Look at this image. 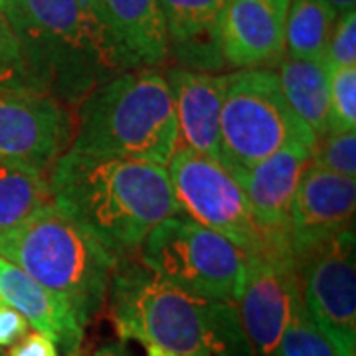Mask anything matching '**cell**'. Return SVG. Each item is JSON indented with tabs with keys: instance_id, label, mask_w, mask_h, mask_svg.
<instances>
[{
	"instance_id": "cell-6",
	"label": "cell",
	"mask_w": 356,
	"mask_h": 356,
	"mask_svg": "<svg viewBox=\"0 0 356 356\" xmlns=\"http://www.w3.org/2000/svg\"><path fill=\"white\" fill-rule=\"evenodd\" d=\"M293 145L313 149L315 135L289 107L275 70L254 67L226 74L220 165L234 172Z\"/></svg>"
},
{
	"instance_id": "cell-29",
	"label": "cell",
	"mask_w": 356,
	"mask_h": 356,
	"mask_svg": "<svg viewBox=\"0 0 356 356\" xmlns=\"http://www.w3.org/2000/svg\"><path fill=\"white\" fill-rule=\"evenodd\" d=\"M88 356H131L123 343H103L95 350H91Z\"/></svg>"
},
{
	"instance_id": "cell-8",
	"label": "cell",
	"mask_w": 356,
	"mask_h": 356,
	"mask_svg": "<svg viewBox=\"0 0 356 356\" xmlns=\"http://www.w3.org/2000/svg\"><path fill=\"white\" fill-rule=\"evenodd\" d=\"M301 283L289 229L267 232L264 245L245 255V280L236 309L254 356H277L293 309L303 299Z\"/></svg>"
},
{
	"instance_id": "cell-21",
	"label": "cell",
	"mask_w": 356,
	"mask_h": 356,
	"mask_svg": "<svg viewBox=\"0 0 356 356\" xmlns=\"http://www.w3.org/2000/svg\"><path fill=\"white\" fill-rule=\"evenodd\" d=\"M339 13L327 0H289L285 16V54L295 60L323 62Z\"/></svg>"
},
{
	"instance_id": "cell-26",
	"label": "cell",
	"mask_w": 356,
	"mask_h": 356,
	"mask_svg": "<svg viewBox=\"0 0 356 356\" xmlns=\"http://www.w3.org/2000/svg\"><path fill=\"white\" fill-rule=\"evenodd\" d=\"M323 64L327 70L356 65V13L339 14Z\"/></svg>"
},
{
	"instance_id": "cell-1",
	"label": "cell",
	"mask_w": 356,
	"mask_h": 356,
	"mask_svg": "<svg viewBox=\"0 0 356 356\" xmlns=\"http://www.w3.org/2000/svg\"><path fill=\"white\" fill-rule=\"evenodd\" d=\"M58 210L117 259L133 257L149 232L180 214L163 165L67 149L50 170Z\"/></svg>"
},
{
	"instance_id": "cell-5",
	"label": "cell",
	"mask_w": 356,
	"mask_h": 356,
	"mask_svg": "<svg viewBox=\"0 0 356 356\" xmlns=\"http://www.w3.org/2000/svg\"><path fill=\"white\" fill-rule=\"evenodd\" d=\"M0 255L70 307L83 327L105 305L119 261L56 204L2 232Z\"/></svg>"
},
{
	"instance_id": "cell-24",
	"label": "cell",
	"mask_w": 356,
	"mask_h": 356,
	"mask_svg": "<svg viewBox=\"0 0 356 356\" xmlns=\"http://www.w3.org/2000/svg\"><path fill=\"white\" fill-rule=\"evenodd\" d=\"M329 99H331V129L356 131V65L327 70Z\"/></svg>"
},
{
	"instance_id": "cell-15",
	"label": "cell",
	"mask_w": 356,
	"mask_h": 356,
	"mask_svg": "<svg viewBox=\"0 0 356 356\" xmlns=\"http://www.w3.org/2000/svg\"><path fill=\"white\" fill-rule=\"evenodd\" d=\"M311 163V149L293 145L264 161L229 172L248 198L255 224L266 232L287 229L299 180Z\"/></svg>"
},
{
	"instance_id": "cell-17",
	"label": "cell",
	"mask_w": 356,
	"mask_h": 356,
	"mask_svg": "<svg viewBox=\"0 0 356 356\" xmlns=\"http://www.w3.org/2000/svg\"><path fill=\"white\" fill-rule=\"evenodd\" d=\"M0 303L14 309L36 331L48 334L65 356H79L83 325L72 309L0 255Z\"/></svg>"
},
{
	"instance_id": "cell-22",
	"label": "cell",
	"mask_w": 356,
	"mask_h": 356,
	"mask_svg": "<svg viewBox=\"0 0 356 356\" xmlns=\"http://www.w3.org/2000/svg\"><path fill=\"white\" fill-rule=\"evenodd\" d=\"M277 356H341V353L307 315L301 299L293 309L291 321L281 337Z\"/></svg>"
},
{
	"instance_id": "cell-27",
	"label": "cell",
	"mask_w": 356,
	"mask_h": 356,
	"mask_svg": "<svg viewBox=\"0 0 356 356\" xmlns=\"http://www.w3.org/2000/svg\"><path fill=\"white\" fill-rule=\"evenodd\" d=\"M8 356H62L58 344L48 334L40 331L26 332L24 337L14 343L8 350Z\"/></svg>"
},
{
	"instance_id": "cell-11",
	"label": "cell",
	"mask_w": 356,
	"mask_h": 356,
	"mask_svg": "<svg viewBox=\"0 0 356 356\" xmlns=\"http://www.w3.org/2000/svg\"><path fill=\"white\" fill-rule=\"evenodd\" d=\"M74 121L62 103L32 91L0 89V161L48 172L72 143Z\"/></svg>"
},
{
	"instance_id": "cell-25",
	"label": "cell",
	"mask_w": 356,
	"mask_h": 356,
	"mask_svg": "<svg viewBox=\"0 0 356 356\" xmlns=\"http://www.w3.org/2000/svg\"><path fill=\"white\" fill-rule=\"evenodd\" d=\"M0 89L4 91H32L26 79L20 46L6 14L4 0H0ZM34 93V91H32Z\"/></svg>"
},
{
	"instance_id": "cell-30",
	"label": "cell",
	"mask_w": 356,
	"mask_h": 356,
	"mask_svg": "<svg viewBox=\"0 0 356 356\" xmlns=\"http://www.w3.org/2000/svg\"><path fill=\"white\" fill-rule=\"evenodd\" d=\"M327 2H329V4H331L332 8H334L339 14L353 13L356 6V0H327Z\"/></svg>"
},
{
	"instance_id": "cell-16",
	"label": "cell",
	"mask_w": 356,
	"mask_h": 356,
	"mask_svg": "<svg viewBox=\"0 0 356 356\" xmlns=\"http://www.w3.org/2000/svg\"><path fill=\"white\" fill-rule=\"evenodd\" d=\"M228 0H159L168 56L196 72L220 74L226 65L220 26Z\"/></svg>"
},
{
	"instance_id": "cell-10",
	"label": "cell",
	"mask_w": 356,
	"mask_h": 356,
	"mask_svg": "<svg viewBox=\"0 0 356 356\" xmlns=\"http://www.w3.org/2000/svg\"><path fill=\"white\" fill-rule=\"evenodd\" d=\"M301 281L307 315L341 356H356L355 229L323 245L301 267Z\"/></svg>"
},
{
	"instance_id": "cell-28",
	"label": "cell",
	"mask_w": 356,
	"mask_h": 356,
	"mask_svg": "<svg viewBox=\"0 0 356 356\" xmlns=\"http://www.w3.org/2000/svg\"><path fill=\"white\" fill-rule=\"evenodd\" d=\"M30 329L28 321L22 315H18L14 309L0 303V350L10 348L14 343H18Z\"/></svg>"
},
{
	"instance_id": "cell-13",
	"label": "cell",
	"mask_w": 356,
	"mask_h": 356,
	"mask_svg": "<svg viewBox=\"0 0 356 356\" xmlns=\"http://www.w3.org/2000/svg\"><path fill=\"white\" fill-rule=\"evenodd\" d=\"M289 0H228L220 44L234 70L277 67L285 56V16Z\"/></svg>"
},
{
	"instance_id": "cell-12",
	"label": "cell",
	"mask_w": 356,
	"mask_h": 356,
	"mask_svg": "<svg viewBox=\"0 0 356 356\" xmlns=\"http://www.w3.org/2000/svg\"><path fill=\"white\" fill-rule=\"evenodd\" d=\"M356 182L318 166L305 168L289 208V243L299 269L323 245L355 229Z\"/></svg>"
},
{
	"instance_id": "cell-14",
	"label": "cell",
	"mask_w": 356,
	"mask_h": 356,
	"mask_svg": "<svg viewBox=\"0 0 356 356\" xmlns=\"http://www.w3.org/2000/svg\"><path fill=\"white\" fill-rule=\"evenodd\" d=\"M165 77L172 93L182 147L220 163V113L226 74H208L175 65L166 70Z\"/></svg>"
},
{
	"instance_id": "cell-9",
	"label": "cell",
	"mask_w": 356,
	"mask_h": 356,
	"mask_svg": "<svg viewBox=\"0 0 356 356\" xmlns=\"http://www.w3.org/2000/svg\"><path fill=\"white\" fill-rule=\"evenodd\" d=\"M166 170L180 214L224 236L245 255L264 245L267 232L255 224L238 180L218 161L177 147Z\"/></svg>"
},
{
	"instance_id": "cell-7",
	"label": "cell",
	"mask_w": 356,
	"mask_h": 356,
	"mask_svg": "<svg viewBox=\"0 0 356 356\" xmlns=\"http://www.w3.org/2000/svg\"><path fill=\"white\" fill-rule=\"evenodd\" d=\"M137 255L156 277L182 291L234 305L240 299L245 254L184 214H175L154 226Z\"/></svg>"
},
{
	"instance_id": "cell-19",
	"label": "cell",
	"mask_w": 356,
	"mask_h": 356,
	"mask_svg": "<svg viewBox=\"0 0 356 356\" xmlns=\"http://www.w3.org/2000/svg\"><path fill=\"white\" fill-rule=\"evenodd\" d=\"M275 74L289 107L313 131L315 139L323 137L331 129L329 74L325 64L283 56Z\"/></svg>"
},
{
	"instance_id": "cell-3",
	"label": "cell",
	"mask_w": 356,
	"mask_h": 356,
	"mask_svg": "<svg viewBox=\"0 0 356 356\" xmlns=\"http://www.w3.org/2000/svg\"><path fill=\"white\" fill-rule=\"evenodd\" d=\"M107 297L123 343L178 356H254L234 303L172 287L135 255L117 261Z\"/></svg>"
},
{
	"instance_id": "cell-31",
	"label": "cell",
	"mask_w": 356,
	"mask_h": 356,
	"mask_svg": "<svg viewBox=\"0 0 356 356\" xmlns=\"http://www.w3.org/2000/svg\"><path fill=\"white\" fill-rule=\"evenodd\" d=\"M147 356H178V355H170V353L159 350V348H154V346H147Z\"/></svg>"
},
{
	"instance_id": "cell-20",
	"label": "cell",
	"mask_w": 356,
	"mask_h": 356,
	"mask_svg": "<svg viewBox=\"0 0 356 356\" xmlns=\"http://www.w3.org/2000/svg\"><path fill=\"white\" fill-rule=\"evenodd\" d=\"M54 204L50 175L18 161H0V234Z\"/></svg>"
},
{
	"instance_id": "cell-4",
	"label": "cell",
	"mask_w": 356,
	"mask_h": 356,
	"mask_svg": "<svg viewBox=\"0 0 356 356\" xmlns=\"http://www.w3.org/2000/svg\"><path fill=\"white\" fill-rule=\"evenodd\" d=\"M70 149L168 165L178 147L172 93L156 67H135L103 83L77 105Z\"/></svg>"
},
{
	"instance_id": "cell-23",
	"label": "cell",
	"mask_w": 356,
	"mask_h": 356,
	"mask_svg": "<svg viewBox=\"0 0 356 356\" xmlns=\"http://www.w3.org/2000/svg\"><path fill=\"white\" fill-rule=\"evenodd\" d=\"M311 165L341 177H356V133L327 131L315 139L311 149Z\"/></svg>"
},
{
	"instance_id": "cell-18",
	"label": "cell",
	"mask_w": 356,
	"mask_h": 356,
	"mask_svg": "<svg viewBox=\"0 0 356 356\" xmlns=\"http://www.w3.org/2000/svg\"><path fill=\"white\" fill-rule=\"evenodd\" d=\"M131 67H156L168 60L159 0H89Z\"/></svg>"
},
{
	"instance_id": "cell-2",
	"label": "cell",
	"mask_w": 356,
	"mask_h": 356,
	"mask_svg": "<svg viewBox=\"0 0 356 356\" xmlns=\"http://www.w3.org/2000/svg\"><path fill=\"white\" fill-rule=\"evenodd\" d=\"M34 93L77 107L131 67L89 0H4Z\"/></svg>"
}]
</instances>
